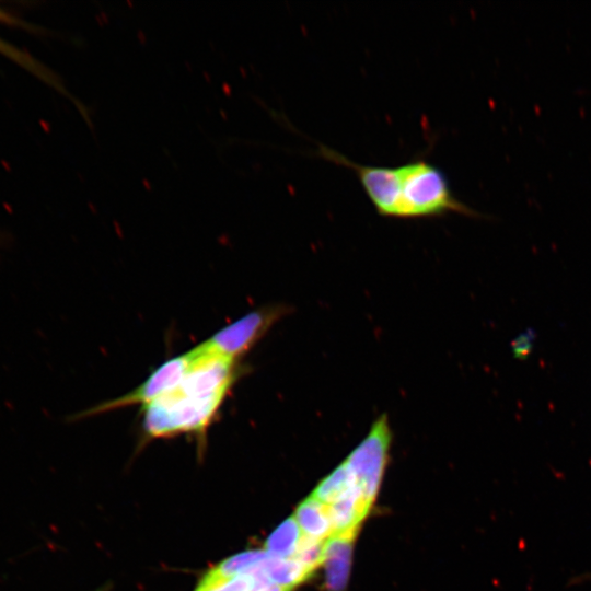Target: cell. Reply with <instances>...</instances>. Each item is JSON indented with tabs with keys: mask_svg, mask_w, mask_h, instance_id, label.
<instances>
[{
	"mask_svg": "<svg viewBox=\"0 0 591 591\" xmlns=\"http://www.w3.org/2000/svg\"><path fill=\"white\" fill-rule=\"evenodd\" d=\"M323 159L355 172L375 211L386 218L420 219L449 213L479 217L453 194L444 172L425 159L389 167L359 164L318 144Z\"/></svg>",
	"mask_w": 591,
	"mask_h": 591,
	"instance_id": "1",
	"label": "cell"
},
{
	"mask_svg": "<svg viewBox=\"0 0 591 591\" xmlns=\"http://www.w3.org/2000/svg\"><path fill=\"white\" fill-rule=\"evenodd\" d=\"M194 361L183 380L169 393L142 407L147 438L181 433L204 437L227 395L242 375L239 361L227 360L193 348Z\"/></svg>",
	"mask_w": 591,
	"mask_h": 591,
	"instance_id": "2",
	"label": "cell"
},
{
	"mask_svg": "<svg viewBox=\"0 0 591 591\" xmlns=\"http://www.w3.org/2000/svg\"><path fill=\"white\" fill-rule=\"evenodd\" d=\"M290 311L285 304L255 309L220 328L198 346L207 354L240 362V359Z\"/></svg>",
	"mask_w": 591,
	"mask_h": 591,
	"instance_id": "3",
	"label": "cell"
},
{
	"mask_svg": "<svg viewBox=\"0 0 591 591\" xmlns=\"http://www.w3.org/2000/svg\"><path fill=\"white\" fill-rule=\"evenodd\" d=\"M392 430L386 414L372 424L364 439L344 460L356 485L372 505L389 461Z\"/></svg>",
	"mask_w": 591,
	"mask_h": 591,
	"instance_id": "4",
	"label": "cell"
},
{
	"mask_svg": "<svg viewBox=\"0 0 591 591\" xmlns=\"http://www.w3.org/2000/svg\"><path fill=\"white\" fill-rule=\"evenodd\" d=\"M193 361V349L167 359L155 368L147 379L132 391L80 412L78 415L73 416V419L85 418L132 405H141L144 407L173 390L183 380L192 367Z\"/></svg>",
	"mask_w": 591,
	"mask_h": 591,
	"instance_id": "5",
	"label": "cell"
},
{
	"mask_svg": "<svg viewBox=\"0 0 591 591\" xmlns=\"http://www.w3.org/2000/svg\"><path fill=\"white\" fill-rule=\"evenodd\" d=\"M358 530L336 533L325 541V583L331 591H343L350 572L354 541Z\"/></svg>",
	"mask_w": 591,
	"mask_h": 591,
	"instance_id": "6",
	"label": "cell"
},
{
	"mask_svg": "<svg viewBox=\"0 0 591 591\" xmlns=\"http://www.w3.org/2000/svg\"><path fill=\"white\" fill-rule=\"evenodd\" d=\"M293 518L306 537L325 541L334 534L328 506L311 496L299 503Z\"/></svg>",
	"mask_w": 591,
	"mask_h": 591,
	"instance_id": "7",
	"label": "cell"
},
{
	"mask_svg": "<svg viewBox=\"0 0 591 591\" xmlns=\"http://www.w3.org/2000/svg\"><path fill=\"white\" fill-rule=\"evenodd\" d=\"M259 568L271 582L291 591L312 575L294 558H278L269 554L260 561Z\"/></svg>",
	"mask_w": 591,
	"mask_h": 591,
	"instance_id": "8",
	"label": "cell"
},
{
	"mask_svg": "<svg viewBox=\"0 0 591 591\" xmlns=\"http://www.w3.org/2000/svg\"><path fill=\"white\" fill-rule=\"evenodd\" d=\"M303 534L292 517L279 524L266 540L264 551L278 558H293Z\"/></svg>",
	"mask_w": 591,
	"mask_h": 591,
	"instance_id": "9",
	"label": "cell"
},
{
	"mask_svg": "<svg viewBox=\"0 0 591 591\" xmlns=\"http://www.w3.org/2000/svg\"><path fill=\"white\" fill-rule=\"evenodd\" d=\"M354 486H357L355 479L343 461L339 466L318 483L310 496L320 502L332 505Z\"/></svg>",
	"mask_w": 591,
	"mask_h": 591,
	"instance_id": "10",
	"label": "cell"
},
{
	"mask_svg": "<svg viewBox=\"0 0 591 591\" xmlns=\"http://www.w3.org/2000/svg\"><path fill=\"white\" fill-rule=\"evenodd\" d=\"M325 541L314 540L303 535L293 558L313 572L318 566L323 565Z\"/></svg>",
	"mask_w": 591,
	"mask_h": 591,
	"instance_id": "11",
	"label": "cell"
},
{
	"mask_svg": "<svg viewBox=\"0 0 591 591\" xmlns=\"http://www.w3.org/2000/svg\"><path fill=\"white\" fill-rule=\"evenodd\" d=\"M0 20H7V16L5 14L0 10Z\"/></svg>",
	"mask_w": 591,
	"mask_h": 591,
	"instance_id": "12",
	"label": "cell"
}]
</instances>
